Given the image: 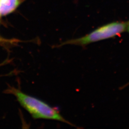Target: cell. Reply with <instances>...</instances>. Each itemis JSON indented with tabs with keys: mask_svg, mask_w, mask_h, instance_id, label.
I'll list each match as a JSON object with an SVG mask.
<instances>
[{
	"mask_svg": "<svg viewBox=\"0 0 129 129\" xmlns=\"http://www.w3.org/2000/svg\"><path fill=\"white\" fill-rule=\"evenodd\" d=\"M10 91L15 96L20 105L34 119L55 120L73 125L60 114L59 111L46 102L15 88H11Z\"/></svg>",
	"mask_w": 129,
	"mask_h": 129,
	"instance_id": "1",
	"label": "cell"
},
{
	"mask_svg": "<svg viewBox=\"0 0 129 129\" xmlns=\"http://www.w3.org/2000/svg\"><path fill=\"white\" fill-rule=\"evenodd\" d=\"M126 27L127 23L126 22H112L97 28L84 37L64 42L59 46L66 45L86 46L91 43L118 36L126 31Z\"/></svg>",
	"mask_w": 129,
	"mask_h": 129,
	"instance_id": "2",
	"label": "cell"
},
{
	"mask_svg": "<svg viewBox=\"0 0 129 129\" xmlns=\"http://www.w3.org/2000/svg\"><path fill=\"white\" fill-rule=\"evenodd\" d=\"M20 3L19 0H6L0 3V17L13 12Z\"/></svg>",
	"mask_w": 129,
	"mask_h": 129,
	"instance_id": "3",
	"label": "cell"
},
{
	"mask_svg": "<svg viewBox=\"0 0 129 129\" xmlns=\"http://www.w3.org/2000/svg\"><path fill=\"white\" fill-rule=\"evenodd\" d=\"M126 31H128L129 33V21L127 23V27H126Z\"/></svg>",
	"mask_w": 129,
	"mask_h": 129,
	"instance_id": "4",
	"label": "cell"
}]
</instances>
